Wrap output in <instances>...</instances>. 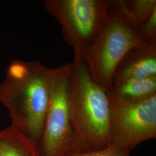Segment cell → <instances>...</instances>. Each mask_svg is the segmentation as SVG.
I'll list each match as a JSON object with an SVG mask.
<instances>
[{
    "label": "cell",
    "instance_id": "ba28073f",
    "mask_svg": "<svg viewBox=\"0 0 156 156\" xmlns=\"http://www.w3.org/2000/svg\"><path fill=\"white\" fill-rule=\"evenodd\" d=\"M109 90L122 100L133 102L142 101L156 95V76L116 82Z\"/></svg>",
    "mask_w": 156,
    "mask_h": 156
},
{
    "label": "cell",
    "instance_id": "3957f363",
    "mask_svg": "<svg viewBox=\"0 0 156 156\" xmlns=\"http://www.w3.org/2000/svg\"><path fill=\"white\" fill-rule=\"evenodd\" d=\"M148 43L126 22L112 6L106 23L94 41L78 53L86 63L95 83L105 90L113 83L114 72L129 50Z\"/></svg>",
    "mask_w": 156,
    "mask_h": 156
},
{
    "label": "cell",
    "instance_id": "7c38bea8",
    "mask_svg": "<svg viewBox=\"0 0 156 156\" xmlns=\"http://www.w3.org/2000/svg\"><path fill=\"white\" fill-rule=\"evenodd\" d=\"M131 151L112 146L98 151L76 152L67 156H130Z\"/></svg>",
    "mask_w": 156,
    "mask_h": 156
},
{
    "label": "cell",
    "instance_id": "277c9868",
    "mask_svg": "<svg viewBox=\"0 0 156 156\" xmlns=\"http://www.w3.org/2000/svg\"><path fill=\"white\" fill-rule=\"evenodd\" d=\"M72 63L52 68L49 105L42 138V156H67L78 152L69 109Z\"/></svg>",
    "mask_w": 156,
    "mask_h": 156
},
{
    "label": "cell",
    "instance_id": "8992f818",
    "mask_svg": "<svg viewBox=\"0 0 156 156\" xmlns=\"http://www.w3.org/2000/svg\"><path fill=\"white\" fill-rule=\"evenodd\" d=\"M111 111L110 146L131 151L140 144L156 138V95L128 102L106 90Z\"/></svg>",
    "mask_w": 156,
    "mask_h": 156
},
{
    "label": "cell",
    "instance_id": "7a4b0ae2",
    "mask_svg": "<svg viewBox=\"0 0 156 156\" xmlns=\"http://www.w3.org/2000/svg\"><path fill=\"white\" fill-rule=\"evenodd\" d=\"M69 109L78 152L98 151L111 140V111L106 90L92 80L86 63L74 53Z\"/></svg>",
    "mask_w": 156,
    "mask_h": 156
},
{
    "label": "cell",
    "instance_id": "8fae6325",
    "mask_svg": "<svg viewBox=\"0 0 156 156\" xmlns=\"http://www.w3.org/2000/svg\"><path fill=\"white\" fill-rule=\"evenodd\" d=\"M135 30L146 42L156 43V10Z\"/></svg>",
    "mask_w": 156,
    "mask_h": 156
},
{
    "label": "cell",
    "instance_id": "9c48e42d",
    "mask_svg": "<svg viewBox=\"0 0 156 156\" xmlns=\"http://www.w3.org/2000/svg\"><path fill=\"white\" fill-rule=\"evenodd\" d=\"M0 156L42 155L33 140L11 125L0 130Z\"/></svg>",
    "mask_w": 156,
    "mask_h": 156
},
{
    "label": "cell",
    "instance_id": "30bf717a",
    "mask_svg": "<svg viewBox=\"0 0 156 156\" xmlns=\"http://www.w3.org/2000/svg\"><path fill=\"white\" fill-rule=\"evenodd\" d=\"M111 2L114 9L134 30L156 10V0H111Z\"/></svg>",
    "mask_w": 156,
    "mask_h": 156
},
{
    "label": "cell",
    "instance_id": "6da1fadb",
    "mask_svg": "<svg viewBox=\"0 0 156 156\" xmlns=\"http://www.w3.org/2000/svg\"><path fill=\"white\" fill-rule=\"evenodd\" d=\"M52 68L39 61L12 60L0 83V103L5 107L11 126L38 145L49 105Z\"/></svg>",
    "mask_w": 156,
    "mask_h": 156
},
{
    "label": "cell",
    "instance_id": "5b68a950",
    "mask_svg": "<svg viewBox=\"0 0 156 156\" xmlns=\"http://www.w3.org/2000/svg\"><path fill=\"white\" fill-rule=\"evenodd\" d=\"M46 9L60 23L65 41L79 53L98 37L106 23L111 0H45Z\"/></svg>",
    "mask_w": 156,
    "mask_h": 156
},
{
    "label": "cell",
    "instance_id": "52a82bcc",
    "mask_svg": "<svg viewBox=\"0 0 156 156\" xmlns=\"http://www.w3.org/2000/svg\"><path fill=\"white\" fill-rule=\"evenodd\" d=\"M153 76H156V43L129 50L116 67L113 83Z\"/></svg>",
    "mask_w": 156,
    "mask_h": 156
}]
</instances>
